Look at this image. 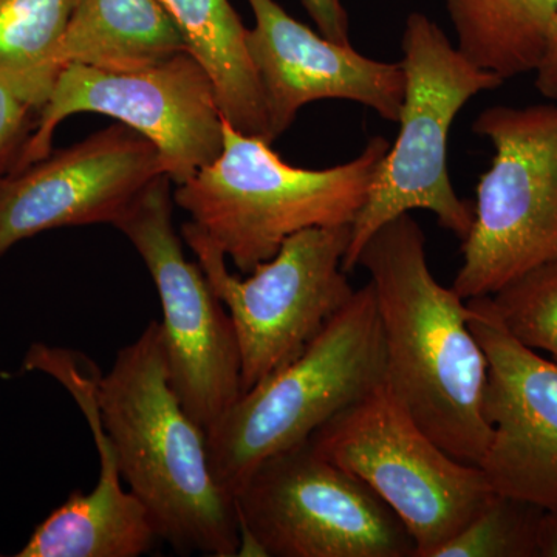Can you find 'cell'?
<instances>
[{"mask_svg": "<svg viewBox=\"0 0 557 557\" xmlns=\"http://www.w3.org/2000/svg\"><path fill=\"white\" fill-rule=\"evenodd\" d=\"M457 36V49L507 81L534 72L557 0H443Z\"/></svg>", "mask_w": 557, "mask_h": 557, "instance_id": "18", "label": "cell"}, {"mask_svg": "<svg viewBox=\"0 0 557 557\" xmlns=\"http://www.w3.org/2000/svg\"><path fill=\"white\" fill-rule=\"evenodd\" d=\"M35 110L0 84V175L16 163L30 132V112Z\"/></svg>", "mask_w": 557, "mask_h": 557, "instance_id": "22", "label": "cell"}, {"mask_svg": "<svg viewBox=\"0 0 557 557\" xmlns=\"http://www.w3.org/2000/svg\"><path fill=\"white\" fill-rule=\"evenodd\" d=\"M182 237L233 321L242 392L298 358L355 293L343 270L350 225L293 234L247 277L231 273L196 223H185Z\"/></svg>", "mask_w": 557, "mask_h": 557, "instance_id": "9", "label": "cell"}, {"mask_svg": "<svg viewBox=\"0 0 557 557\" xmlns=\"http://www.w3.org/2000/svg\"><path fill=\"white\" fill-rule=\"evenodd\" d=\"M319 33L333 42L350 44V21L343 0H300Z\"/></svg>", "mask_w": 557, "mask_h": 557, "instance_id": "23", "label": "cell"}, {"mask_svg": "<svg viewBox=\"0 0 557 557\" xmlns=\"http://www.w3.org/2000/svg\"><path fill=\"white\" fill-rule=\"evenodd\" d=\"M183 51H190L185 33L160 0H76L60 62L135 72Z\"/></svg>", "mask_w": 557, "mask_h": 557, "instance_id": "16", "label": "cell"}, {"mask_svg": "<svg viewBox=\"0 0 557 557\" xmlns=\"http://www.w3.org/2000/svg\"><path fill=\"white\" fill-rule=\"evenodd\" d=\"M76 0H0V84L40 110L61 73Z\"/></svg>", "mask_w": 557, "mask_h": 557, "instance_id": "19", "label": "cell"}, {"mask_svg": "<svg viewBox=\"0 0 557 557\" xmlns=\"http://www.w3.org/2000/svg\"><path fill=\"white\" fill-rule=\"evenodd\" d=\"M207 69L220 109L234 129L271 141L269 116L247 47V30L230 0H160Z\"/></svg>", "mask_w": 557, "mask_h": 557, "instance_id": "17", "label": "cell"}, {"mask_svg": "<svg viewBox=\"0 0 557 557\" xmlns=\"http://www.w3.org/2000/svg\"><path fill=\"white\" fill-rule=\"evenodd\" d=\"M239 556L416 557L398 516L310 442L267 458L236 493Z\"/></svg>", "mask_w": 557, "mask_h": 557, "instance_id": "8", "label": "cell"}, {"mask_svg": "<svg viewBox=\"0 0 557 557\" xmlns=\"http://www.w3.org/2000/svg\"><path fill=\"white\" fill-rule=\"evenodd\" d=\"M255 27L247 47L258 75L271 141L292 126L311 102H358L398 123L405 100L401 62L364 57L351 44L333 42L289 16L276 0H248Z\"/></svg>", "mask_w": 557, "mask_h": 557, "instance_id": "14", "label": "cell"}, {"mask_svg": "<svg viewBox=\"0 0 557 557\" xmlns=\"http://www.w3.org/2000/svg\"><path fill=\"white\" fill-rule=\"evenodd\" d=\"M472 132L491 143L494 156L480 175L453 284L467 300L493 296L557 260V102L493 106L479 113Z\"/></svg>", "mask_w": 557, "mask_h": 557, "instance_id": "6", "label": "cell"}, {"mask_svg": "<svg viewBox=\"0 0 557 557\" xmlns=\"http://www.w3.org/2000/svg\"><path fill=\"white\" fill-rule=\"evenodd\" d=\"M76 113L110 116L148 138L175 185L188 182L222 152L218 90L203 64L183 51L135 72L65 65L9 174L49 157L54 131Z\"/></svg>", "mask_w": 557, "mask_h": 557, "instance_id": "10", "label": "cell"}, {"mask_svg": "<svg viewBox=\"0 0 557 557\" xmlns=\"http://www.w3.org/2000/svg\"><path fill=\"white\" fill-rule=\"evenodd\" d=\"M388 148L386 138L373 137L354 160L302 170L223 116L222 152L177 185L174 201L247 276L299 231L351 226Z\"/></svg>", "mask_w": 557, "mask_h": 557, "instance_id": "3", "label": "cell"}, {"mask_svg": "<svg viewBox=\"0 0 557 557\" xmlns=\"http://www.w3.org/2000/svg\"><path fill=\"white\" fill-rule=\"evenodd\" d=\"M468 304L469 327L490 362L483 416L491 438L479 467L496 493L557 511V364L509 335L490 296Z\"/></svg>", "mask_w": 557, "mask_h": 557, "instance_id": "13", "label": "cell"}, {"mask_svg": "<svg viewBox=\"0 0 557 557\" xmlns=\"http://www.w3.org/2000/svg\"><path fill=\"white\" fill-rule=\"evenodd\" d=\"M536 87L542 97L557 102V11L549 24L547 39L536 69Z\"/></svg>", "mask_w": 557, "mask_h": 557, "instance_id": "24", "label": "cell"}, {"mask_svg": "<svg viewBox=\"0 0 557 557\" xmlns=\"http://www.w3.org/2000/svg\"><path fill=\"white\" fill-rule=\"evenodd\" d=\"M386 383V351L372 284L355 289L298 358L260 381L207 429L209 467L237 491L267 458L311 435Z\"/></svg>", "mask_w": 557, "mask_h": 557, "instance_id": "4", "label": "cell"}, {"mask_svg": "<svg viewBox=\"0 0 557 557\" xmlns=\"http://www.w3.org/2000/svg\"><path fill=\"white\" fill-rule=\"evenodd\" d=\"M401 50L406 87L398 137L351 223L343 260L347 274L357 269L370 237L399 215L424 209L461 242L474 219V208L457 196L450 182L449 132L469 100L498 89L505 81L469 61L423 13L409 14L406 20Z\"/></svg>", "mask_w": 557, "mask_h": 557, "instance_id": "5", "label": "cell"}, {"mask_svg": "<svg viewBox=\"0 0 557 557\" xmlns=\"http://www.w3.org/2000/svg\"><path fill=\"white\" fill-rule=\"evenodd\" d=\"M171 178L152 183L115 223L159 292L168 373L183 408L207 431L240 397L242 362L228 310L183 252L172 219Z\"/></svg>", "mask_w": 557, "mask_h": 557, "instance_id": "11", "label": "cell"}, {"mask_svg": "<svg viewBox=\"0 0 557 557\" xmlns=\"http://www.w3.org/2000/svg\"><path fill=\"white\" fill-rule=\"evenodd\" d=\"M163 175L159 149L124 124L0 175V256L44 231L115 225Z\"/></svg>", "mask_w": 557, "mask_h": 557, "instance_id": "12", "label": "cell"}, {"mask_svg": "<svg viewBox=\"0 0 557 557\" xmlns=\"http://www.w3.org/2000/svg\"><path fill=\"white\" fill-rule=\"evenodd\" d=\"M100 456V480L90 493L73 491L36 527L17 557H139L160 541L141 502L124 490L119 460L102 428L97 388L75 394Z\"/></svg>", "mask_w": 557, "mask_h": 557, "instance_id": "15", "label": "cell"}, {"mask_svg": "<svg viewBox=\"0 0 557 557\" xmlns=\"http://www.w3.org/2000/svg\"><path fill=\"white\" fill-rule=\"evenodd\" d=\"M98 410L121 479L178 555L239 556L236 498L212 475L207 431L170 383L163 330L150 321L98 380Z\"/></svg>", "mask_w": 557, "mask_h": 557, "instance_id": "2", "label": "cell"}, {"mask_svg": "<svg viewBox=\"0 0 557 557\" xmlns=\"http://www.w3.org/2000/svg\"><path fill=\"white\" fill-rule=\"evenodd\" d=\"M537 557H557V511L542 512L537 528Z\"/></svg>", "mask_w": 557, "mask_h": 557, "instance_id": "25", "label": "cell"}, {"mask_svg": "<svg viewBox=\"0 0 557 557\" xmlns=\"http://www.w3.org/2000/svg\"><path fill=\"white\" fill-rule=\"evenodd\" d=\"M545 509L494 493L434 557H537V528Z\"/></svg>", "mask_w": 557, "mask_h": 557, "instance_id": "20", "label": "cell"}, {"mask_svg": "<svg viewBox=\"0 0 557 557\" xmlns=\"http://www.w3.org/2000/svg\"><path fill=\"white\" fill-rule=\"evenodd\" d=\"M309 442L398 516L416 542V557H434L496 493L482 468L457 460L429 437L386 384Z\"/></svg>", "mask_w": 557, "mask_h": 557, "instance_id": "7", "label": "cell"}, {"mask_svg": "<svg viewBox=\"0 0 557 557\" xmlns=\"http://www.w3.org/2000/svg\"><path fill=\"white\" fill-rule=\"evenodd\" d=\"M358 267L376 296L384 384L446 453L479 467L491 438L483 416L490 362L469 327L468 300L431 273L426 236L410 214L376 231Z\"/></svg>", "mask_w": 557, "mask_h": 557, "instance_id": "1", "label": "cell"}, {"mask_svg": "<svg viewBox=\"0 0 557 557\" xmlns=\"http://www.w3.org/2000/svg\"><path fill=\"white\" fill-rule=\"evenodd\" d=\"M509 335L557 364V260L523 274L490 296Z\"/></svg>", "mask_w": 557, "mask_h": 557, "instance_id": "21", "label": "cell"}]
</instances>
